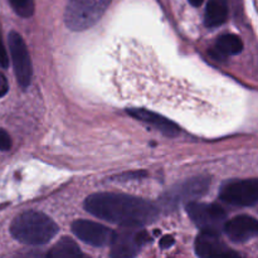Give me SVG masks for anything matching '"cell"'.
<instances>
[{
	"label": "cell",
	"mask_w": 258,
	"mask_h": 258,
	"mask_svg": "<svg viewBox=\"0 0 258 258\" xmlns=\"http://www.w3.org/2000/svg\"><path fill=\"white\" fill-rule=\"evenodd\" d=\"M81 256H82V251L80 249L78 244L70 237H63L48 252V257L50 258H73Z\"/></svg>",
	"instance_id": "15"
},
{
	"label": "cell",
	"mask_w": 258,
	"mask_h": 258,
	"mask_svg": "<svg viewBox=\"0 0 258 258\" xmlns=\"http://www.w3.org/2000/svg\"><path fill=\"white\" fill-rule=\"evenodd\" d=\"M228 18L227 0H209L206 9V25L216 28L223 24Z\"/></svg>",
	"instance_id": "13"
},
{
	"label": "cell",
	"mask_w": 258,
	"mask_h": 258,
	"mask_svg": "<svg viewBox=\"0 0 258 258\" xmlns=\"http://www.w3.org/2000/svg\"><path fill=\"white\" fill-rule=\"evenodd\" d=\"M211 180L207 176H197V178H191L189 180L184 181L180 185L175 186L173 190L169 191L168 194L163 197L161 201L166 204V206H178L181 202H186L189 199L199 198L203 196L207 190Z\"/></svg>",
	"instance_id": "9"
},
{
	"label": "cell",
	"mask_w": 258,
	"mask_h": 258,
	"mask_svg": "<svg viewBox=\"0 0 258 258\" xmlns=\"http://www.w3.org/2000/svg\"><path fill=\"white\" fill-rule=\"evenodd\" d=\"M9 3L19 17L29 18L34 13V0H9Z\"/></svg>",
	"instance_id": "16"
},
{
	"label": "cell",
	"mask_w": 258,
	"mask_h": 258,
	"mask_svg": "<svg viewBox=\"0 0 258 258\" xmlns=\"http://www.w3.org/2000/svg\"><path fill=\"white\" fill-rule=\"evenodd\" d=\"M85 209L92 216L121 227H143L158 217L150 202L118 193H96L85 201Z\"/></svg>",
	"instance_id": "1"
},
{
	"label": "cell",
	"mask_w": 258,
	"mask_h": 258,
	"mask_svg": "<svg viewBox=\"0 0 258 258\" xmlns=\"http://www.w3.org/2000/svg\"><path fill=\"white\" fill-rule=\"evenodd\" d=\"M188 2L190 3V4L193 5V7H201V5L203 4L204 0H188Z\"/></svg>",
	"instance_id": "21"
},
{
	"label": "cell",
	"mask_w": 258,
	"mask_h": 258,
	"mask_svg": "<svg viewBox=\"0 0 258 258\" xmlns=\"http://www.w3.org/2000/svg\"><path fill=\"white\" fill-rule=\"evenodd\" d=\"M186 213L202 231L219 233L226 224L227 213L218 204L193 202L186 206Z\"/></svg>",
	"instance_id": "4"
},
{
	"label": "cell",
	"mask_w": 258,
	"mask_h": 258,
	"mask_svg": "<svg viewBox=\"0 0 258 258\" xmlns=\"http://www.w3.org/2000/svg\"><path fill=\"white\" fill-rule=\"evenodd\" d=\"M112 0H68L64 22L70 29L80 32L93 27L102 18Z\"/></svg>",
	"instance_id": "3"
},
{
	"label": "cell",
	"mask_w": 258,
	"mask_h": 258,
	"mask_svg": "<svg viewBox=\"0 0 258 258\" xmlns=\"http://www.w3.org/2000/svg\"><path fill=\"white\" fill-rule=\"evenodd\" d=\"M9 50L18 83L20 85V87L27 88L32 82V60H30V55L24 39L17 32H10Z\"/></svg>",
	"instance_id": "6"
},
{
	"label": "cell",
	"mask_w": 258,
	"mask_h": 258,
	"mask_svg": "<svg viewBox=\"0 0 258 258\" xmlns=\"http://www.w3.org/2000/svg\"><path fill=\"white\" fill-rule=\"evenodd\" d=\"M9 64V58H8V53L5 50L4 43L2 39V33H0V67L7 68Z\"/></svg>",
	"instance_id": "18"
},
{
	"label": "cell",
	"mask_w": 258,
	"mask_h": 258,
	"mask_svg": "<svg viewBox=\"0 0 258 258\" xmlns=\"http://www.w3.org/2000/svg\"><path fill=\"white\" fill-rule=\"evenodd\" d=\"M174 244V238L171 236H164L163 238L160 239V247L163 248H169L170 246Z\"/></svg>",
	"instance_id": "20"
},
{
	"label": "cell",
	"mask_w": 258,
	"mask_h": 258,
	"mask_svg": "<svg viewBox=\"0 0 258 258\" xmlns=\"http://www.w3.org/2000/svg\"><path fill=\"white\" fill-rule=\"evenodd\" d=\"M10 233L17 241L30 246L45 244L58 233V226L52 218L40 212H24L10 226Z\"/></svg>",
	"instance_id": "2"
},
{
	"label": "cell",
	"mask_w": 258,
	"mask_h": 258,
	"mask_svg": "<svg viewBox=\"0 0 258 258\" xmlns=\"http://www.w3.org/2000/svg\"><path fill=\"white\" fill-rule=\"evenodd\" d=\"M72 232L81 241L95 247L111 246L116 236V232L112 229L96 222L85 221V219L73 222Z\"/></svg>",
	"instance_id": "8"
},
{
	"label": "cell",
	"mask_w": 258,
	"mask_h": 258,
	"mask_svg": "<svg viewBox=\"0 0 258 258\" xmlns=\"http://www.w3.org/2000/svg\"><path fill=\"white\" fill-rule=\"evenodd\" d=\"M242 49H243V42L241 38L234 34H224L217 39L216 50L213 53L223 58L227 55L238 54Z\"/></svg>",
	"instance_id": "14"
},
{
	"label": "cell",
	"mask_w": 258,
	"mask_h": 258,
	"mask_svg": "<svg viewBox=\"0 0 258 258\" xmlns=\"http://www.w3.org/2000/svg\"><path fill=\"white\" fill-rule=\"evenodd\" d=\"M126 112L131 117L136 118L141 122L154 126L156 130H159L168 138H174V136H178L180 134V128L175 122L168 120V118L159 115V113L153 112V111L145 110V108H128Z\"/></svg>",
	"instance_id": "12"
},
{
	"label": "cell",
	"mask_w": 258,
	"mask_h": 258,
	"mask_svg": "<svg viewBox=\"0 0 258 258\" xmlns=\"http://www.w3.org/2000/svg\"><path fill=\"white\" fill-rule=\"evenodd\" d=\"M224 232L231 241L242 243L258 236V221L251 216H237L224 224Z\"/></svg>",
	"instance_id": "11"
},
{
	"label": "cell",
	"mask_w": 258,
	"mask_h": 258,
	"mask_svg": "<svg viewBox=\"0 0 258 258\" xmlns=\"http://www.w3.org/2000/svg\"><path fill=\"white\" fill-rule=\"evenodd\" d=\"M8 90H9V85H8L7 77L0 72V97H4L7 95Z\"/></svg>",
	"instance_id": "19"
},
{
	"label": "cell",
	"mask_w": 258,
	"mask_h": 258,
	"mask_svg": "<svg viewBox=\"0 0 258 258\" xmlns=\"http://www.w3.org/2000/svg\"><path fill=\"white\" fill-rule=\"evenodd\" d=\"M12 148V139L8 135L7 131L0 128V150L7 151Z\"/></svg>",
	"instance_id": "17"
},
{
	"label": "cell",
	"mask_w": 258,
	"mask_h": 258,
	"mask_svg": "<svg viewBox=\"0 0 258 258\" xmlns=\"http://www.w3.org/2000/svg\"><path fill=\"white\" fill-rule=\"evenodd\" d=\"M219 198L234 207L254 206L258 203V179L228 181L222 186Z\"/></svg>",
	"instance_id": "5"
},
{
	"label": "cell",
	"mask_w": 258,
	"mask_h": 258,
	"mask_svg": "<svg viewBox=\"0 0 258 258\" xmlns=\"http://www.w3.org/2000/svg\"><path fill=\"white\" fill-rule=\"evenodd\" d=\"M196 252L199 257H238L226 246L217 232L202 231L196 239Z\"/></svg>",
	"instance_id": "10"
},
{
	"label": "cell",
	"mask_w": 258,
	"mask_h": 258,
	"mask_svg": "<svg viewBox=\"0 0 258 258\" xmlns=\"http://www.w3.org/2000/svg\"><path fill=\"white\" fill-rule=\"evenodd\" d=\"M140 227H125V231L116 233L111 244V256L116 258L134 257L141 247L149 242V234Z\"/></svg>",
	"instance_id": "7"
}]
</instances>
